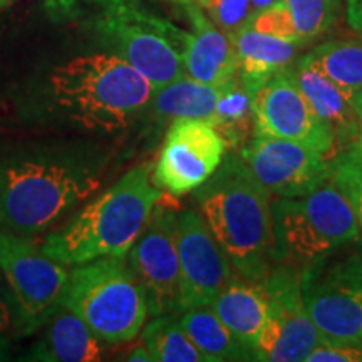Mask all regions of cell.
<instances>
[{
	"label": "cell",
	"instance_id": "1",
	"mask_svg": "<svg viewBox=\"0 0 362 362\" xmlns=\"http://www.w3.org/2000/svg\"><path fill=\"white\" fill-rule=\"evenodd\" d=\"M205 220L238 277L262 282L274 262V216L270 192L237 153L194 189Z\"/></svg>",
	"mask_w": 362,
	"mask_h": 362
},
{
	"label": "cell",
	"instance_id": "2",
	"mask_svg": "<svg viewBox=\"0 0 362 362\" xmlns=\"http://www.w3.org/2000/svg\"><path fill=\"white\" fill-rule=\"evenodd\" d=\"M101 187L93 160L76 155L0 156V230L42 232Z\"/></svg>",
	"mask_w": 362,
	"mask_h": 362
},
{
	"label": "cell",
	"instance_id": "3",
	"mask_svg": "<svg viewBox=\"0 0 362 362\" xmlns=\"http://www.w3.org/2000/svg\"><path fill=\"white\" fill-rule=\"evenodd\" d=\"M148 165L129 170L83 211L40 243L49 259L83 265L103 257H126L146 226L163 194Z\"/></svg>",
	"mask_w": 362,
	"mask_h": 362
},
{
	"label": "cell",
	"instance_id": "4",
	"mask_svg": "<svg viewBox=\"0 0 362 362\" xmlns=\"http://www.w3.org/2000/svg\"><path fill=\"white\" fill-rule=\"evenodd\" d=\"M49 88L67 117L103 133L133 124L156 93L151 81L112 52L79 56L54 67Z\"/></svg>",
	"mask_w": 362,
	"mask_h": 362
},
{
	"label": "cell",
	"instance_id": "5",
	"mask_svg": "<svg viewBox=\"0 0 362 362\" xmlns=\"http://www.w3.org/2000/svg\"><path fill=\"white\" fill-rule=\"evenodd\" d=\"M59 304L74 312L96 337L107 344H124L139 336L149 310L126 257L76 265Z\"/></svg>",
	"mask_w": 362,
	"mask_h": 362
},
{
	"label": "cell",
	"instance_id": "6",
	"mask_svg": "<svg viewBox=\"0 0 362 362\" xmlns=\"http://www.w3.org/2000/svg\"><path fill=\"white\" fill-rule=\"evenodd\" d=\"M274 259L284 264L319 260L361 238V226L349 198L327 180L314 192L272 203Z\"/></svg>",
	"mask_w": 362,
	"mask_h": 362
},
{
	"label": "cell",
	"instance_id": "7",
	"mask_svg": "<svg viewBox=\"0 0 362 362\" xmlns=\"http://www.w3.org/2000/svg\"><path fill=\"white\" fill-rule=\"evenodd\" d=\"M96 33L106 47L134 66L156 90L183 78L188 33L146 11L139 0H96Z\"/></svg>",
	"mask_w": 362,
	"mask_h": 362
},
{
	"label": "cell",
	"instance_id": "8",
	"mask_svg": "<svg viewBox=\"0 0 362 362\" xmlns=\"http://www.w3.org/2000/svg\"><path fill=\"white\" fill-rule=\"evenodd\" d=\"M300 288L320 341L359 347L362 337V255L309 262L300 270Z\"/></svg>",
	"mask_w": 362,
	"mask_h": 362
},
{
	"label": "cell",
	"instance_id": "9",
	"mask_svg": "<svg viewBox=\"0 0 362 362\" xmlns=\"http://www.w3.org/2000/svg\"><path fill=\"white\" fill-rule=\"evenodd\" d=\"M260 284L269 315L255 346L257 361L304 362L320 336L302 297L300 270L280 262Z\"/></svg>",
	"mask_w": 362,
	"mask_h": 362
},
{
	"label": "cell",
	"instance_id": "10",
	"mask_svg": "<svg viewBox=\"0 0 362 362\" xmlns=\"http://www.w3.org/2000/svg\"><path fill=\"white\" fill-rule=\"evenodd\" d=\"M0 272L19 305L24 334L29 336L42 327L59 304L69 270L44 255L33 240L0 230Z\"/></svg>",
	"mask_w": 362,
	"mask_h": 362
},
{
	"label": "cell",
	"instance_id": "11",
	"mask_svg": "<svg viewBox=\"0 0 362 362\" xmlns=\"http://www.w3.org/2000/svg\"><path fill=\"white\" fill-rule=\"evenodd\" d=\"M160 202L126 255L131 274L141 287L149 315L153 317L181 312L176 211L171 206L160 205Z\"/></svg>",
	"mask_w": 362,
	"mask_h": 362
},
{
	"label": "cell",
	"instance_id": "12",
	"mask_svg": "<svg viewBox=\"0 0 362 362\" xmlns=\"http://www.w3.org/2000/svg\"><path fill=\"white\" fill-rule=\"evenodd\" d=\"M252 110L255 134L309 144L327 158L336 155L332 134L298 88L291 66L275 72L253 90Z\"/></svg>",
	"mask_w": 362,
	"mask_h": 362
},
{
	"label": "cell",
	"instance_id": "13",
	"mask_svg": "<svg viewBox=\"0 0 362 362\" xmlns=\"http://www.w3.org/2000/svg\"><path fill=\"white\" fill-rule=\"evenodd\" d=\"M225 151V139L210 119H175L163 141L153 181L175 197L187 194L215 173Z\"/></svg>",
	"mask_w": 362,
	"mask_h": 362
},
{
	"label": "cell",
	"instance_id": "14",
	"mask_svg": "<svg viewBox=\"0 0 362 362\" xmlns=\"http://www.w3.org/2000/svg\"><path fill=\"white\" fill-rule=\"evenodd\" d=\"M240 156L270 194L280 198L304 197L330 178V158L291 139L255 134L240 148Z\"/></svg>",
	"mask_w": 362,
	"mask_h": 362
},
{
	"label": "cell",
	"instance_id": "15",
	"mask_svg": "<svg viewBox=\"0 0 362 362\" xmlns=\"http://www.w3.org/2000/svg\"><path fill=\"white\" fill-rule=\"evenodd\" d=\"M176 250L180 262L181 312L210 305L221 288L237 277L210 228L198 210L176 214Z\"/></svg>",
	"mask_w": 362,
	"mask_h": 362
},
{
	"label": "cell",
	"instance_id": "16",
	"mask_svg": "<svg viewBox=\"0 0 362 362\" xmlns=\"http://www.w3.org/2000/svg\"><path fill=\"white\" fill-rule=\"evenodd\" d=\"M178 4L192 24L183 52L185 74L210 86L228 84L238 76L232 39L211 22L197 0H180Z\"/></svg>",
	"mask_w": 362,
	"mask_h": 362
},
{
	"label": "cell",
	"instance_id": "17",
	"mask_svg": "<svg viewBox=\"0 0 362 362\" xmlns=\"http://www.w3.org/2000/svg\"><path fill=\"white\" fill-rule=\"evenodd\" d=\"M293 76L312 110L332 134L336 155L349 148L361 136V124L354 110L356 90L334 83L305 57L293 67Z\"/></svg>",
	"mask_w": 362,
	"mask_h": 362
},
{
	"label": "cell",
	"instance_id": "18",
	"mask_svg": "<svg viewBox=\"0 0 362 362\" xmlns=\"http://www.w3.org/2000/svg\"><path fill=\"white\" fill-rule=\"evenodd\" d=\"M210 307L232 336L255 354L257 341L269 315V300L262 284L233 277L210 302Z\"/></svg>",
	"mask_w": 362,
	"mask_h": 362
},
{
	"label": "cell",
	"instance_id": "19",
	"mask_svg": "<svg viewBox=\"0 0 362 362\" xmlns=\"http://www.w3.org/2000/svg\"><path fill=\"white\" fill-rule=\"evenodd\" d=\"M45 332L30 359L49 362H96L104 356L101 339L67 307L57 304L49 314Z\"/></svg>",
	"mask_w": 362,
	"mask_h": 362
},
{
	"label": "cell",
	"instance_id": "20",
	"mask_svg": "<svg viewBox=\"0 0 362 362\" xmlns=\"http://www.w3.org/2000/svg\"><path fill=\"white\" fill-rule=\"evenodd\" d=\"M232 42L237 52L238 76L252 94L270 76L291 66L300 45V42L262 34L250 25L240 30Z\"/></svg>",
	"mask_w": 362,
	"mask_h": 362
},
{
	"label": "cell",
	"instance_id": "21",
	"mask_svg": "<svg viewBox=\"0 0 362 362\" xmlns=\"http://www.w3.org/2000/svg\"><path fill=\"white\" fill-rule=\"evenodd\" d=\"M180 325L205 357V362L257 361L255 354L232 336L210 305L189 307L180 312Z\"/></svg>",
	"mask_w": 362,
	"mask_h": 362
},
{
	"label": "cell",
	"instance_id": "22",
	"mask_svg": "<svg viewBox=\"0 0 362 362\" xmlns=\"http://www.w3.org/2000/svg\"><path fill=\"white\" fill-rule=\"evenodd\" d=\"M225 86H210L188 76L158 89L149 106L158 117L166 119H211Z\"/></svg>",
	"mask_w": 362,
	"mask_h": 362
},
{
	"label": "cell",
	"instance_id": "23",
	"mask_svg": "<svg viewBox=\"0 0 362 362\" xmlns=\"http://www.w3.org/2000/svg\"><path fill=\"white\" fill-rule=\"evenodd\" d=\"M210 121L225 139L226 146L242 148L255 136L252 93L240 76L225 84L218 106Z\"/></svg>",
	"mask_w": 362,
	"mask_h": 362
},
{
	"label": "cell",
	"instance_id": "24",
	"mask_svg": "<svg viewBox=\"0 0 362 362\" xmlns=\"http://www.w3.org/2000/svg\"><path fill=\"white\" fill-rule=\"evenodd\" d=\"M304 57L342 88L362 89V37L329 40Z\"/></svg>",
	"mask_w": 362,
	"mask_h": 362
},
{
	"label": "cell",
	"instance_id": "25",
	"mask_svg": "<svg viewBox=\"0 0 362 362\" xmlns=\"http://www.w3.org/2000/svg\"><path fill=\"white\" fill-rule=\"evenodd\" d=\"M143 344L155 362H205L173 315H158L143 329Z\"/></svg>",
	"mask_w": 362,
	"mask_h": 362
},
{
	"label": "cell",
	"instance_id": "26",
	"mask_svg": "<svg viewBox=\"0 0 362 362\" xmlns=\"http://www.w3.org/2000/svg\"><path fill=\"white\" fill-rule=\"evenodd\" d=\"M304 44L324 34L336 19L339 0H282Z\"/></svg>",
	"mask_w": 362,
	"mask_h": 362
},
{
	"label": "cell",
	"instance_id": "27",
	"mask_svg": "<svg viewBox=\"0 0 362 362\" xmlns=\"http://www.w3.org/2000/svg\"><path fill=\"white\" fill-rule=\"evenodd\" d=\"M198 4L211 22L230 39L250 25L253 17L250 0H200Z\"/></svg>",
	"mask_w": 362,
	"mask_h": 362
},
{
	"label": "cell",
	"instance_id": "28",
	"mask_svg": "<svg viewBox=\"0 0 362 362\" xmlns=\"http://www.w3.org/2000/svg\"><path fill=\"white\" fill-rule=\"evenodd\" d=\"M330 180L349 198L362 233V166L337 153L330 158Z\"/></svg>",
	"mask_w": 362,
	"mask_h": 362
},
{
	"label": "cell",
	"instance_id": "29",
	"mask_svg": "<svg viewBox=\"0 0 362 362\" xmlns=\"http://www.w3.org/2000/svg\"><path fill=\"white\" fill-rule=\"evenodd\" d=\"M250 27L252 29L259 30L262 34L272 35V37L292 40V42H300L297 29L296 25H293V21L291 17V12L285 7L282 0L275 4V6L255 13L250 21Z\"/></svg>",
	"mask_w": 362,
	"mask_h": 362
},
{
	"label": "cell",
	"instance_id": "30",
	"mask_svg": "<svg viewBox=\"0 0 362 362\" xmlns=\"http://www.w3.org/2000/svg\"><path fill=\"white\" fill-rule=\"evenodd\" d=\"M16 336H25L19 305L0 272V354Z\"/></svg>",
	"mask_w": 362,
	"mask_h": 362
},
{
	"label": "cell",
	"instance_id": "31",
	"mask_svg": "<svg viewBox=\"0 0 362 362\" xmlns=\"http://www.w3.org/2000/svg\"><path fill=\"white\" fill-rule=\"evenodd\" d=\"M362 349L357 346H342L320 341L309 352L304 362H361Z\"/></svg>",
	"mask_w": 362,
	"mask_h": 362
},
{
	"label": "cell",
	"instance_id": "32",
	"mask_svg": "<svg viewBox=\"0 0 362 362\" xmlns=\"http://www.w3.org/2000/svg\"><path fill=\"white\" fill-rule=\"evenodd\" d=\"M347 24L362 33V0H347Z\"/></svg>",
	"mask_w": 362,
	"mask_h": 362
},
{
	"label": "cell",
	"instance_id": "33",
	"mask_svg": "<svg viewBox=\"0 0 362 362\" xmlns=\"http://www.w3.org/2000/svg\"><path fill=\"white\" fill-rule=\"evenodd\" d=\"M341 155L346 156L349 161L356 163V165L362 166V133H361L359 138H357L356 141L351 144L349 148L341 151Z\"/></svg>",
	"mask_w": 362,
	"mask_h": 362
},
{
	"label": "cell",
	"instance_id": "34",
	"mask_svg": "<svg viewBox=\"0 0 362 362\" xmlns=\"http://www.w3.org/2000/svg\"><path fill=\"white\" fill-rule=\"evenodd\" d=\"M126 359L128 361H146V362H155L153 361V357H151V354H149V351L146 349V346H139V347H136V349H133L129 352V356L126 357Z\"/></svg>",
	"mask_w": 362,
	"mask_h": 362
},
{
	"label": "cell",
	"instance_id": "35",
	"mask_svg": "<svg viewBox=\"0 0 362 362\" xmlns=\"http://www.w3.org/2000/svg\"><path fill=\"white\" fill-rule=\"evenodd\" d=\"M277 2H280V0H250L253 16H255V13L262 12V11H265V8L275 6V4H277Z\"/></svg>",
	"mask_w": 362,
	"mask_h": 362
},
{
	"label": "cell",
	"instance_id": "36",
	"mask_svg": "<svg viewBox=\"0 0 362 362\" xmlns=\"http://www.w3.org/2000/svg\"><path fill=\"white\" fill-rule=\"evenodd\" d=\"M354 110L357 112V119L361 124V133H362V89L354 93Z\"/></svg>",
	"mask_w": 362,
	"mask_h": 362
},
{
	"label": "cell",
	"instance_id": "37",
	"mask_svg": "<svg viewBox=\"0 0 362 362\" xmlns=\"http://www.w3.org/2000/svg\"><path fill=\"white\" fill-rule=\"evenodd\" d=\"M13 2H16V0H0V8L11 6V4H13Z\"/></svg>",
	"mask_w": 362,
	"mask_h": 362
},
{
	"label": "cell",
	"instance_id": "38",
	"mask_svg": "<svg viewBox=\"0 0 362 362\" xmlns=\"http://www.w3.org/2000/svg\"><path fill=\"white\" fill-rule=\"evenodd\" d=\"M359 347L362 349V337H361V342H359Z\"/></svg>",
	"mask_w": 362,
	"mask_h": 362
},
{
	"label": "cell",
	"instance_id": "39",
	"mask_svg": "<svg viewBox=\"0 0 362 362\" xmlns=\"http://www.w3.org/2000/svg\"><path fill=\"white\" fill-rule=\"evenodd\" d=\"M197 2H200V0H197Z\"/></svg>",
	"mask_w": 362,
	"mask_h": 362
}]
</instances>
